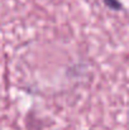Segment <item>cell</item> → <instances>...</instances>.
Returning <instances> with one entry per match:
<instances>
[{
    "label": "cell",
    "instance_id": "1",
    "mask_svg": "<svg viewBox=\"0 0 129 130\" xmlns=\"http://www.w3.org/2000/svg\"><path fill=\"white\" fill-rule=\"evenodd\" d=\"M105 1H106V5H109L110 8H113V9H120V5L118 4L117 0H105Z\"/></svg>",
    "mask_w": 129,
    "mask_h": 130
}]
</instances>
